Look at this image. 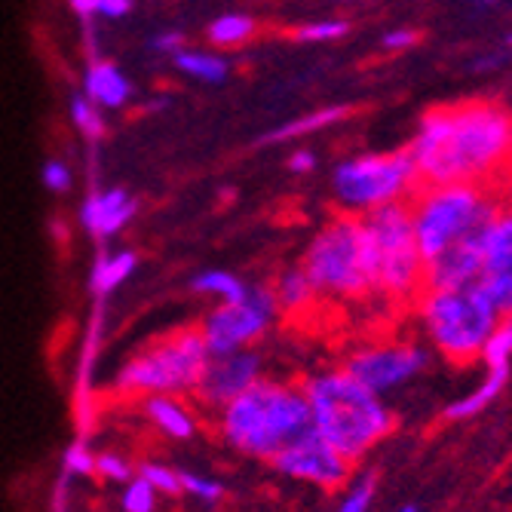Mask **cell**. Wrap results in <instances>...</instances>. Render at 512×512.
Here are the masks:
<instances>
[{
    "mask_svg": "<svg viewBox=\"0 0 512 512\" xmlns=\"http://www.w3.org/2000/svg\"><path fill=\"white\" fill-rule=\"evenodd\" d=\"M408 154L421 188L482 184L512 160V114L488 102L436 108L417 123Z\"/></svg>",
    "mask_w": 512,
    "mask_h": 512,
    "instance_id": "cell-1",
    "label": "cell"
},
{
    "mask_svg": "<svg viewBox=\"0 0 512 512\" xmlns=\"http://www.w3.org/2000/svg\"><path fill=\"white\" fill-rule=\"evenodd\" d=\"M313 430L350 463H362L396 430V414L384 396L359 384L344 365L322 368L301 384Z\"/></svg>",
    "mask_w": 512,
    "mask_h": 512,
    "instance_id": "cell-2",
    "label": "cell"
},
{
    "mask_svg": "<svg viewBox=\"0 0 512 512\" xmlns=\"http://www.w3.org/2000/svg\"><path fill=\"white\" fill-rule=\"evenodd\" d=\"M310 430L313 417L307 396L301 384L289 381L261 378L218 411L221 439L252 460H273Z\"/></svg>",
    "mask_w": 512,
    "mask_h": 512,
    "instance_id": "cell-3",
    "label": "cell"
},
{
    "mask_svg": "<svg viewBox=\"0 0 512 512\" xmlns=\"http://www.w3.org/2000/svg\"><path fill=\"white\" fill-rule=\"evenodd\" d=\"M371 283L393 304H411L427 292V261L414 237L408 200L362 212Z\"/></svg>",
    "mask_w": 512,
    "mask_h": 512,
    "instance_id": "cell-4",
    "label": "cell"
},
{
    "mask_svg": "<svg viewBox=\"0 0 512 512\" xmlns=\"http://www.w3.org/2000/svg\"><path fill=\"white\" fill-rule=\"evenodd\" d=\"M417 316L430 344L454 365H470L482 356V347L494 325L503 319L494 298L482 283L427 289L417 298Z\"/></svg>",
    "mask_w": 512,
    "mask_h": 512,
    "instance_id": "cell-5",
    "label": "cell"
},
{
    "mask_svg": "<svg viewBox=\"0 0 512 512\" xmlns=\"http://www.w3.org/2000/svg\"><path fill=\"white\" fill-rule=\"evenodd\" d=\"M408 206L424 261H433L457 243L482 240L500 212V203L491 200L482 184H436V188H421L414 194V200H408Z\"/></svg>",
    "mask_w": 512,
    "mask_h": 512,
    "instance_id": "cell-6",
    "label": "cell"
},
{
    "mask_svg": "<svg viewBox=\"0 0 512 512\" xmlns=\"http://www.w3.org/2000/svg\"><path fill=\"white\" fill-rule=\"evenodd\" d=\"M301 267L307 270L316 295L359 301L375 292L371 283V258L362 215H338L316 230Z\"/></svg>",
    "mask_w": 512,
    "mask_h": 512,
    "instance_id": "cell-7",
    "label": "cell"
},
{
    "mask_svg": "<svg viewBox=\"0 0 512 512\" xmlns=\"http://www.w3.org/2000/svg\"><path fill=\"white\" fill-rule=\"evenodd\" d=\"M209 362V347L200 329H184L166 341L132 356L117 375V390L123 396H181L194 393L203 368Z\"/></svg>",
    "mask_w": 512,
    "mask_h": 512,
    "instance_id": "cell-8",
    "label": "cell"
},
{
    "mask_svg": "<svg viewBox=\"0 0 512 512\" xmlns=\"http://www.w3.org/2000/svg\"><path fill=\"white\" fill-rule=\"evenodd\" d=\"M332 191L347 212L362 215L414 197L421 191V175H417L408 148L390 154H359L335 166Z\"/></svg>",
    "mask_w": 512,
    "mask_h": 512,
    "instance_id": "cell-9",
    "label": "cell"
},
{
    "mask_svg": "<svg viewBox=\"0 0 512 512\" xmlns=\"http://www.w3.org/2000/svg\"><path fill=\"white\" fill-rule=\"evenodd\" d=\"M276 316H279V307H276L270 286H249L246 298L218 304L215 310L206 313L200 325L209 356L249 350L270 332Z\"/></svg>",
    "mask_w": 512,
    "mask_h": 512,
    "instance_id": "cell-10",
    "label": "cell"
},
{
    "mask_svg": "<svg viewBox=\"0 0 512 512\" xmlns=\"http://www.w3.org/2000/svg\"><path fill=\"white\" fill-rule=\"evenodd\" d=\"M344 368L371 393L390 396L424 375L430 368V350L417 341L368 344V347L353 350L344 359Z\"/></svg>",
    "mask_w": 512,
    "mask_h": 512,
    "instance_id": "cell-11",
    "label": "cell"
},
{
    "mask_svg": "<svg viewBox=\"0 0 512 512\" xmlns=\"http://www.w3.org/2000/svg\"><path fill=\"white\" fill-rule=\"evenodd\" d=\"M270 463L279 476L313 485L319 491L347 488L350 473H353V463L344 454H338L316 430H310L307 436H301L298 442L283 448Z\"/></svg>",
    "mask_w": 512,
    "mask_h": 512,
    "instance_id": "cell-12",
    "label": "cell"
},
{
    "mask_svg": "<svg viewBox=\"0 0 512 512\" xmlns=\"http://www.w3.org/2000/svg\"><path fill=\"white\" fill-rule=\"evenodd\" d=\"M264 359L261 353L249 350H234V353H221V356H209L203 375L194 387V396L203 408L209 411H221L227 402H234L240 393H246L252 384H258L264 375Z\"/></svg>",
    "mask_w": 512,
    "mask_h": 512,
    "instance_id": "cell-13",
    "label": "cell"
},
{
    "mask_svg": "<svg viewBox=\"0 0 512 512\" xmlns=\"http://www.w3.org/2000/svg\"><path fill=\"white\" fill-rule=\"evenodd\" d=\"M479 283L503 316H512V209H500L485 234Z\"/></svg>",
    "mask_w": 512,
    "mask_h": 512,
    "instance_id": "cell-14",
    "label": "cell"
},
{
    "mask_svg": "<svg viewBox=\"0 0 512 512\" xmlns=\"http://www.w3.org/2000/svg\"><path fill=\"white\" fill-rule=\"evenodd\" d=\"M482 240H467L445 249L433 261H427V289H454V286H470L479 283L482 276Z\"/></svg>",
    "mask_w": 512,
    "mask_h": 512,
    "instance_id": "cell-15",
    "label": "cell"
},
{
    "mask_svg": "<svg viewBox=\"0 0 512 512\" xmlns=\"http://www.w3.org/2000/svg\"><path fill=\"white\" fill-rule=\"evenodd\" d=\"M135 212H138L135 197H129L123 188H111V191L89 197L80 206V221H83V227L89 230L92 237L111 240L135 218Z\"/></svg>",
    "mask_w": 512,
    "mask_h": 512,
    "instance_id": "cell-16",
    "label": "cell"
},
{
    "mask_svg": "<svg viewBox=\"0 0 512 512\" xmlns=\"http://www.w3.org/2000/svg\"><path fill=\"white\" fill-rule=\"evenodd\" d=\"M142 414L172 442H188L197 436V414L178 396H145Z\"/></svg>",
    "mask_w": 512,
    "mask_h": 512,
    "instance_id": "cell-17",
    "label": "cell"
},
{
    "mask_svg": "<svg viewBox=\"0 0 512 512\" xmlns=\"http://www.w3.org/2000/svg\"><path fill=\"white\" fill-rule=\"evenodd\" d=\"M506 384H509V368H485V378L470 393H463L454 402H448L442 417H445V421H451V424L473 421V417H479L482 411H488L500 399Z\"/></svg>",
    "mask_w": 512,
    "mask_h": 512,
    "instance_id": "cell-18",
    "label": "cell"
},
{
    "mask_svg": "<svg viewBox=\"0 0 512 512\" xmlns=\"http://www.w3.org/2000/svg\"><path fill=\"white\" fill-rule=\"evenodd\" d=\"M83 92L102 111H120L132 99V83L114 62H92L83 77Z\"/></svg>",
    "mask_w": 512,
    "mask_h": 512,
    "instance_id": "cell-19",
    "label": "cell"
},
{
    "mask_svg": "<svg viewBox=\"0 0 512 512\" xmlns=\"http://www.w3.org/2000/svg\"><path fill=\"white\" fill-rule=\"evenodd\" d=\"M350 114V108L344 105H325V108H316L298 120H289L283 126H276L273 132H267L261 142L264 145H283V142H292V138H304V135H313V132H322V129H329L335 123H341L344 117Z\"/></svg>",
    "mask_w": 512,
    "mask_h": 512,
    "instance_id": "cell-20",
    "label": "cell"
},
{
    "mask_svg": "<svg viewBox=\"0 0 512 512\" xmlns=\"http://www.w3.org/2000/svg\"><path fill=\"white\" fill-rule=\"evenodd\" d=\"M270 289H273V298H276L279 313H301V310H307L319 298L316 289H313V283H310L307 270L301 264L298 267H286L283 273L273 279Z\"/></svg>",
    "mask_w": 512,
    "mask_h": 512,
    "instance_id": "cell-21",
    "label": "cell"
},
{
    "mask_svg": "<svg viewBox=\"0 0 512 512\" xmlns=\"http://www.w3.org/2000/svg\"><path fill=\"white\" fill-rule=\"evenodd\" d=\"M172 65L184 74V77H191L197 83H224L227 74H230V62L221 56V53H209V50H188L184 46L181 53L172 56Z\"/></svg>",
    "mask_w": 512,
    "mask_h": 512,
    "instance_id": "cell-22",
    "label": "cell"
},
{
    "mask_svg": "<svg viewBox=\"0 0 512 512\" xmlns=\"http://www.w3.org/2000/svg\"><path fill=\"white\" fill-rule=\"evenodd\" d=\"M191 292L200 295V298H215L218 304H227V301L246 298L249 283H246V279H240L237 273H230V270L209 267V270H200L191 279Z\"/></svg>",
    "mask_w": 512,
    "mask_h": 512,
    "instance_id": "cell-23",
    "label": "cell"
},
{
    "mask_svg": "<svg viewBox=\"0 0 512 512\" xmlns=\"http://www.w3.org/2000/svg\"><path fill=\"white\" fill-rule=\"evenodd\" d=\"M135 267H138V255L129 252V249L99 258L96 270H92V292H96V295H108V292L120 289L126 279L135 273Z\"/></svg>",
    "mask_w": 512,
    "mask_h": 512,
    "instance_id": "cell-24",
    "label": "cell"
},
{
    "mask_svg": "<svg viewBox=\"0 0 512 512\" xmlns=\"http://www.w3.org/2000/svg\"><path fill=\"white\" fill-rule=\"evenodd\" d=\"M255 34V19L246 13H224L218 19L209 22V43L218 46V50H230V46H243L249 37Z\"/></svg>",
    "mask_w": 512,
    "mask_h": 512,
    "instance_id": "cell-25",
    "label": "cell"
},
{
    "mask_svg": "<svg viewBox=\"0 0 512 512\" xmlns=\"http://www.w3.org/2000/svg\"><path fill=\"white\" fill-rule=\"evenodd\" d=\"M68 111H71V123L80 129V135H86L89 142H96V138L105 135V117H102V108L92 102L86 92H74L71 102H68Z\"/></svg>",
    "mask_w": 512,
    "mask_h": 512,
    "instance_id": "cell-26",
    "label": "cell"
},
{
    "mask_svg": "<svg viewBox=\"0 0 512 512\" xmlns=\"http://www.w3.org/2000/svg\"><path fill=\"white\" fill-rule=\"evenodd\" d=\"M479 362L485 368H509L512 365V316H503L488 335Z\"/></svg>",
    "mask_w": 512,
    "mask_h": 512,
    "instance_id": "cell-27",
    "label": "cell"
},
{
    "mask_svg": "<svg viewBox=\"0 0 512 512\" xmlns=\"http://www.w3.org/2000/svg\"><path fill=\"white\" fill-rule=\"evenodd\" d=\"M375 494H378L375 473H362L353 482H347V491L338 500L335 512H371V506H375Z\"/></svg>",
    "mask_w": 512,
    "mask_h": 512,
    "instance_id": "cell-28",
    "label": "cell"
},
{
    "mask_svg": "<svg viewBox=\"0 0 512 512\" xmlns=\"http://www.w3.org/2000/svg\"><path fill=\"white\" fill-rule=\"evenodd\" d=\"M157 491L148 479L142 476H132L120 494V509L123 512H154L157 509Z\"/></svg>",
    "mask_w": 512,
    "mask_h": 512,
    "instance_id": "cell-29",
    "label": "cell"
},
{
    "mask_svg": "<svg viewBox=\"0 0 512 512\" xmlns=\"http://www.w3.org/2000/svg\"><path fill=\"white\" fill-rule=\"evenodd\" d=\"M138 476L148 479V482L154 485L157 494H169V497L184 494V491H181V476H178V470H175V467H166V463L145 460L142 467H138Z\"/></svg>",
    "mask_w": 512,
    "mask_h": 512,
    "instance_id": "cell-30",
    "label": "cell"
},
{
    "mask_svg": "<svg viewBox=\"0 0 512 512\" xmlns=\"http://www.w3.org/2000/svg\"><path fill=\"white\" fill-rule=\"evenodd\" d=\"M350 25L344 19H322V22H304L295 37L301 43H332V40H341L347 37Z\"/></svg>",
    "mask_w": 512,
    "mask_h": 512,
    "instance_id": "cell-31",
    "label": "cell"
},
{
    "mask_svg": "<svg viewBox=\"0 0 512 512\" xmlns=\"http://www.w3.org/2000/svg\"><path fill=\"white\" fill-rule=\"evenodd\" d=\"M178 476H181V491L191 494L200 503H218L224 497V485L218 479H209V476H200V473H188V470H178Z\"/></svg>",
    "mask_w": 512,
    "mask_h": 512,
    "instance_id": "cell-32",
    "label": "cell"
},
{
    "mask_svg": "<svg viewBox=\"0 0 512 512\" xmlns=\"http://www.w3.org/2000/svg\"><path fill=\"white\" fill-rule=\"evenodd\" d=\"M40 184L50 194H68L71 188H74V172H71V166L65 163V160H56V157H50L43 166H40Z\"/></svg>",
    "mask_w": 512,
    "mask_h": 512,
    "instance_id": "cell-33",
    "label": "cell"
},
{
    "mask_svg": "<svg viewBox=\"0 0 512 512\" xmlns=\"http://www.w3.org/2000/svg\"><path fill=\"white\" fill-rule=\"evenodd\" d=\"M96 473L105 476L108 482H129L132 479V463L120 454H99L96 457Z\"/></svg>",
    "mask_w": 512,
    "mask_h": 512,
    "instance_id": "cell-34",
    "label": "cell"
},
{
    "mask_svg": "<svg viewBox=\"0 0 512 512\" xmlns=\"http://www.w3.org/2000/svg\"><path fill=\"white\" fill-rule=\"evenodd\" d=\"M148 46H151V53H157V56H175V53L184 50V31H178V28L157 31L148 40Z\"/></svg>",
    "mask_w": 512,
    "mask_h": 512,
    "instance_id": "cell-35",
    "label": "cell"
},
{
    "mask_svg": "<svg viewBox=\"0 0 512 512\" xmlns=\"http://www.w3.org/2000/svg\"><path fill=\"white\" fill-rule=\"evenodd\" d=\"M65 463L71 473H80V476H96V454H89V448L83 442L71 445L68 454H65Z\"/></svg>",
    "mask_w": 512,
    "mask_h": 512,
    "instance_id": "cell-36",
    "label": "cell"
},
{
    "mask_svg": "<svg viewBox=\"0 0 512 512\" xmlns=\"http://www.w3.org/2000/svg\"><path fill=\"white\" fill-rule=\"evenodd\" d=\"M381 43H384V50H390V53H405V50H411V46L417 43V31L408 28V25H402V28L387 31L381 37Z\"/></svg>",
    "mask_w": 512,
    "mask_h": 512,
    "instance_id": "cell-37",
    "label": "cell"
},
{
    "mask_svg": "<svg viewBox=\"0 0 512 512\" xmlns=\"http://www.w3.org/2000/svg\"><path fill=\"white\" fill-rule=\"evenodd\" d=\"M316 163H319V157H316L313 151H307V148L292 151V157H289V169H292L295 175H307V172H313V169H316Z\"/></svg>",
    "mask_w": 512,
    "mask_h": 512,
    "instance_id": "cell-38",
    "label": "cell"
},
{
    "mask_svg": "<svg viewBox=\"0 0 512 512\" xmlns=\"http://www.w3.org/2000/svg\"><path fill=\"white\" fill-rule=\"evenodd\" d=\"M132 13V0H102L99 4V16L105 19H123Z\"/></svg>",
    "mask_w": 512,
    "mask_h": 512,
    "instance_id": "cell-39",
    "label": "cell"
},
{
    "mask_svg": "<svg viewBox=\"0 0 512 512\" xmlns=\"http://www.w3.org/2000/svg\"><path fill=\"white\" fill-rule=\"evenodd\" d=\"M503 62H506V50H497V53H485V56L473 59V62H470V68H473L476 74H482V71H494V68H500Z\"/></svg>",
    "mask_w": 512,
    "mask_h": 512,
    "instance_id": "cell-40",
    "label": "cell"
},
{
    "mask_svg": "<svg viewBox=\"0 0 512 512\" xmlns=\"http://www.w3.org/2000/svg\"><path fill=\"white\" fill-rule=\"evenodd\" d=\"M71 10L80 16V19H92V16H99V4L102 0H68Z\"/></svg>",
    "mask_w": 512,
    "mask_h": 512,
    "instance_id": "cell-41",
    "label": "cell"
},
{
    "mask_svg": "<svg viewBox=\"0 0 512 512\" xmlns=\"http://www.w3.org/2000/svg\"><path fill=\"white\" fill-rule=\"evenodd\" d=\"M470 4H476V7H494L497 0H470Z\"/></svg>",
    "mask_w": 512,
    "mask_h": 512,
    "instance_id": "cell-42",
    "label": "cell"
},
{
    "mask_svg": "<svg viewBox=\"0 0 512 512\" xmlns=\"http://www.w3.org/2000/svg\"><path fill=\"white\" fill-rule=\"evenodd\" d=\"M396 512H421V509H417L414 503H405V506H399Z\"/></svg>",
    "mask_w": 512,
    "mask_h": 512,
    "instance_id": "cell-43",
    "label": "cell"
}]
</instances>
